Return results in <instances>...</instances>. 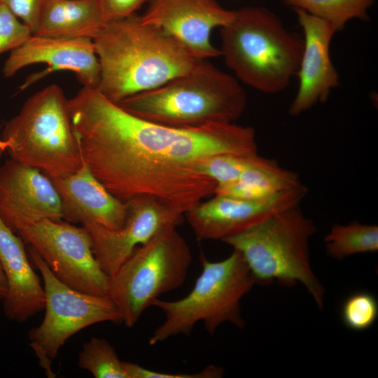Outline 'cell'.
<instances>
[{
    "label": "cell",
    "instance_id": "cell-16",
    "mask_svg": "<svg viewBox=\"0 0 378 378\" xmlns=\"http://www.w3.org/2000/svg\"><path fill=\"white\" fill-rule=\"evenodd\" d=\"M293 9L304 32L303 50L297 74L299 88L289 108L290 115L297 116L316 104L326 102L332 90L340 85V76L330 53L336 29L301 8Z\"/></svg>",
    "mask_w": 378,
    "mask_h": 378
},
{
    "label": "cell",
    "instance_id": "cell-17",
    "mask_svg": "<svg viewBox=\"0 0 378 378\" xmlns=\"http://www.w3.org/2000/svg\"><path fill=\"white\" fill-rule=\"evenodd\" d=\"M50 178L60 197L64 219L81 225L92 223L111 230L123 226L127 202L112 195L85 162L74 173Z\"/></svg>",
    "mask_w": 378,
    "mask_h": 378
},
{
    "label": "cell",
    "instance_id": "cell-23",
    "mask_svg": "<svg viewBox=\"0 0 378 378\" xmlns=\"http://www.w3.org/2000/svg\"><path fill=\"white\" fill-rule=\"evenodd\" d=\"M78 365L95 378H127L123 361L115 348L103 338L93 337L83 344Z\"/></svg>",
    "mask_w": 378,
    "mask_h": 378
},
{
    "label": "cell",
    "instance_id": "cell-10",
    "mask_svg": "<svg viewBox=\"0 0 378 378\" xmlns=\"http://www.w3.org/2000/svg\"><path fill=\"white\" fill-rule=\"evenodd\" d=\"M17 233L61 282L83 293L107 295L110 277L97 261L83 226L44 219Z\"/></svg>",
    "mask_w": 378,
    "mask_h": 378
},
{
    "label": "cell",
    "instance_id": "cell-7",
    "mask_svg": "<svg viewBox=\"0 0 378 378\" xmlns=\"http://www.w3.org/2000/svg\"><path fill=\"white\" fill-rule=\"evenodd\" d=\"M2 139L11 159L49 177L65 176L83 164L70 118L68 99L55 84L34 94L4 125Z\"/></svg>",
    "mask_w": 378,
    "mask_h": 378
},
{
    "label": "cell",
    "instance_id": "cell-1",
    "mask_svg": "<svg viewBox=\"0 0 378 378\" xmlns=\"http://www.w3.org/2000/svg\"><path fill=\"white\" fill-rule=\"evenodd\" d=\"M68 105L83 161L122 201L150 196L185 214L214 193L216 183L196 169L200 160L220 153H258L254 130L234 122L167 126L84 87Z\"/></svg>",
    "mask_w": 378,
    "mask_h": 378
},
{
    "label": "cell",
    "instance_id": "cell-29",
    "mask_svg": "<svg viewBox=\"0 0 378 378\" xmlns=\"http://www.w3.org/2000/svg\"><path fill=\"white\" fill-rule=\"evenodd\" d=\"M106 22L130 16L148 0H97Z\"/></svg>",
    "mask_w": 378,
    "mask_h": 378
},
{
    "label": "cell",
    "instance_id": "cell-13",
    "mask_svg": "<svg viewBox=\"0 0 378 378\" xmlns=\"http://www.w3.org/2000/svg\"><path fill=\"white\" fill-rule=\"evenodd\" d=\"M0 218L14 232L44 219L61 221L62 205L52 180L13 159L0 166Z\"/></svg>",
    "mask_w": 378,
    "mask_h": 378
},
{
    "label": "cell",
    "instance_id": "cell-19",
    "mask_svg": "<svg viewBox=\"0 0 378 378\" xmlns=\"http://www.w3.org/2000/svg\"><path fill=\"white\" fill-rule=\"evenodd\" d=\"M106 23L97 0H44L33 34L93 39Z\"/></svg>",
    "mask_w": 378,
    "mask_h": 378
},
{
    "label": "cell",
    "instance_id": "cell-12",
    "mask_svg": "<svg viewBox=\"0 0 378 378\" xmlns=\"http://www.w3.org/2000/svg\"><path fill=\"white\" fill-rule=\"evenodd\" d=\"M304 186L260 200L216 195L184 215L199 240H220L239 234L286 209L299 205Z\"/></svg>",
    "mask_w": 378,
    "mask_h": 378
},
{
    "label": "cell",
    "instance_id": "cell-15",
    "mask_svg": "<svg viewBox=\"0 0 378 378\" xmlns=\"http://www.w3.org/2000/svg\"><path fill=\"white\" fill-rule=\"evenodd\" d=\"M142 20L176 38L197 59L220 56L211 41L212 31L230 22L233 10L216 0H148Z\"/></svg>",
    "mask_w": 378,
    "mask_h": 378
},
{
    "label": "cell",
    "instance_id": "cell-25",
    "mask_svg": "<svg viewBox=\"0 0 378 378\" xmlns=\"http://www.w3.org/2000/svg\"><path fill=\"white\" fill-rule=\"evenodd\" d=\"M341 314L343 323L347 328L356 331L365 330L377 318V300L368 292H356L345 300Z\"/></svg>",
    "mask_w": 378,
    "mask_h": 378
},
{
    "label": "cell",
    "instance_id": "cell-31",
    "mask_svg": "<svg viewBox=\"0 0 378 378\" xmlns=\"http://www.w3.org/2000/svg\"><path fill=\"white\" fill-rule=\"evenodd\" d=\"M8 147V143L3 139L0 140V150H6Z\"/></svg>",
    "mask_w": 378,
    "mask_h": 378
},
{
    "label": "cell",
    "instance_id": "cell-2",
    "mask_svg": "<svg viewBox=\"0 0 378 378\" xmlns=\"http://www.w3.org/2000/svg\"><path fill=\"white\" fill-rule=\"evenodd\" d=\"M92 40L101 67L97 90L116 104L186 73L200 59L136 13L106 22Z\"/></svg>",
    "mask_w": 378,
    "mask_h": 378
},
{
    "label": "cell",
    "instance_id": "cell-6",
    "mask_svg": "<svg viewBox=\"0 0 378 378\" xmlns=\"http://www.w3.org/2000/svg\"><path fill=\"white\" fill-rule=\"evenodd\" d=\"M200 259L202 272L187 295L172 301L158 298L153 303L164 318L150 336V346L177 335L188 336L200 321L211 335L224 323L244 327L241 300L256 281L244 258L233 249L221 261H210L203 253Z\"/></svg>",
    "mask_w": 378,
    "mask_h": 378
},
{
    "label": "cell",
    "instance_id": "cell-11",
    "mask_svg": "<svg viewBox=\"0 0 378 378\" xmlns=\"http://www.w3.org/2000/svg\"><path fill=\"white\" fill-rule=\"evenodd\" d=\"M126 202L127 214L121 228L111 230L92 223L82 225L90 234L97 261L109 277L137 247L183 222L184 214L154 197L141 195Z\"/></svg>",
    "mask_w": 378,
    "mask_h": 378
},
{
    "label": "cell",
    "instance_id": "cell-30",
    "mask_svg": "<svg viewBox=\"0 0 378 378\" xmlns=\"http://www.w3.org/2000/svg\"><path fill=\"white\" fill-rule=\"evenodd\" d=\"M8 285L3 267L0 261V300H3L6 295Z\"/></svg>",
    "mask_w": 378,
    "mask_h": 378
},
{
    "label": "cell",
    "instance_id": "cell-5",
    "mask_svg": "<svg viewBox=\"0 0 378 378\" xmlns=\"http://www.w3.org/2000/svg\"><path fill=\"white\" fill-rule=\"evenodd\" d=\"M316 230L298 205L222 241L241 253L256 284L276 279L293 286L300 282L323 309L325 289L312 270L309 255V239Z\"/></svg>",
    "mask_w": 378,
    "mask_h": 378
},
{
    "label": "cell",
    "instance_id": "cell-27",
    "mask_svg": "<svg viewBox=\"0 0 378 378\" xmlns=\"http://www.w3.org/2000/svg\"><path fill=\"white\" fill-rule=\"evenodd\" d=\"M123 365L127 378H220L224 374L223 369L215 365H207L200 371L193 373L158 372L125 361H123Z\"/></svg>",
    "mask_w": 378,
    "mask_h": 378
},
{
    "label": "cell",
    "instance_id": "cell-24",
    "mask_svg": "<svg viewBox=\"0 0 378 378\" xmlns=\"http://www.w3.org/2000/svg\"><path fill=\"white\" fill-rule=\"evenodd\" d=\"M259 158L255 155L220 153L206 157L196 165L197 170L217 185L235 181Z\"/></svg>",
    "mask_w": 378,
    "mask_h": 378
},
{
    "label": "cell",
    "instance_id": "cell-4",
    "mask_svg": "<svg viewBox=\"0 0 378 378\" xmlns=\"http://www.w3.org/2000/svg\"><path fill=\"white\" fill-rule=\"evenodd\" d=\"M220 27V55L243 83L265 94L281 92L299 69L303 50L300 36L263 6L233 10Z\"/></svg>",
    "mask_w": 378,
    "mask_h": 378
},
{
    "label": "cell",
    "instance_id": "cell-22",
    "mask_svg": "<svg viewBox=\"0 0 378 378\" xmlns=\"http://www.w3.org/2000/svg\"><path fill=\"white\" fill-rule=\"evenodd\" d=\"M293 8L308 13L331 24L341 31L352 19L365 20L374 0H281Z\"/></svg>",
    "mask_w": 378,
    "mask_h": 378
},
{
    "label": "cell",
    "instance_id": "cell-20",
    "mask_svg": "<svg viewBox=\"0 0 378 378\" xmlns=\"http://www.w3.org/2000/svg\"><path fill=\"white\" fill-rule=\"evenodd\" d=\"M302 185L295 172L281 168L274 160L259 156L235 181L216 186L214 195L260 200Z\"/></svg>",
    "mask_w": 378,
    "mask_h": 378
},
{
    "label": "cell",
    "instance_id": "cell-8",
    "mask_svg": "<svg viewBox=\"0 0 378 378\" xmlns=\"http://www.w3.org/2000/svg\"><path fill=\"white\" fill-rule=\"evenodd\" d=\"M191 262L190 246L176 227L166 229L137 247L109 279L107 295L122 322L133 327L161 295L179 288Z\"/></svg>",
    "mask_w": 378,
    "mask_h": 378
},
{
    "label": "cell",
    "instance_id": "cell-9",
    "mask_svg": "<svg viewBox=\"0 0 378 378\" xmlns=\"http://www.w3.org/2000/svg\"><path fill=\"white\" fill-rule=\"evenodd\" d=\"M30 258L40 272L46 295L45 316L29 330V344L39 365L50 378L56 377L52 364L64 343L83 328L102 322H122L121 315L108 295L75 290L57 279L31 246Z\"/></svg>",
    "mask_w": 378,
    "mask_h": 378
},
{
    "label": "cell",
    "instance_id": "cell-18",
    "mask_svg": "<svg viewBox=\"0 0 378 378\" xmlns=\"http://www.w3.org/2000/svg\"><path fill=\"white\" fill-rule=\"evenodd\" d=\"M15 233L0 218V261L8 285L4 312L8 320L20 323L44 309L46 295L23 239Z\"/></svg>",
    "mask_w": 378,
    "mask_h": 378
},
{
    "label": "cell",
    "instance_id": "cell-26",
    "mask_svg": "<svg viewBox=\"0 0 378 378\" xmlns=\"http://www.w3.org/2000/svg\"><path fill=\"white\" fill-rule=\"evenodd\" d=\"M31 35V29L0 3V55L21 46Z\"/></svg>",
    "mask_w": 378,
    "mask_h": 378
},
{
    "label": "cell",
    "instance_id": "cell-21",
    "mask_svg": "<svg viewBox=\"0 0 378 378\" xmlns=\"http://www.w3.org/2000/svg\"><path fill=\"white\" fill-rule=\"evenodd\" d=\"M326 251L332 258L342 260L357 253L378 250V227L352 222L335 224L324 238Z\"/></svg>",
    "mask_w": 378,
    "mask_h": 378
},
{
    "label": "cell",
    "instance_id": "cell-14",
    "mask_svg": "<svg viewBox=\"0 0 378 378\" xmlns=\"http://www.w3.org/2000/svg\"><path fill=\"white\" fill-rule=\"evenodd\" d=\"M45 63L48 68L30 76L21 86L25 89L33 82L56 71L74 73L84 88H97L101 67L93 40L90 38H57L32 34L21 46L10 51L2 69L9 78L31 64Z\"/></svg>",
    "mask_w": 378,
    "mask_h": 378
},
{
    "label": "cell",
    "instance_id": "cell-28",
    "mask_svg": "<svg viewBox=\"0 0 378 378\" xmlns=\"http://www.w3.org/2000/svg\"><path fill=\"white\" fill-rule=\"evenodd\" d=\"M44 0H0L34 33Z\"/></svg>",
    "mask_w": 378,
    "mask_h": 378
},
{
    "label": "cell",
    "instance_id": "cell-3",
    "mask_svg": "<svg viewBox=\"0 0 378 378\" xmlns=\"http://www.w3.org/2000/svg\"><path fill=\"white\" fill-rule=\"evenodd\" d=\"M118 104L141 118L188 128L234 122L244 112L247 97L237 78L200 59L186 73Z\"/></svg>",
    "mask_w": 378,
    "mask_h": 378
}]
</instances>
